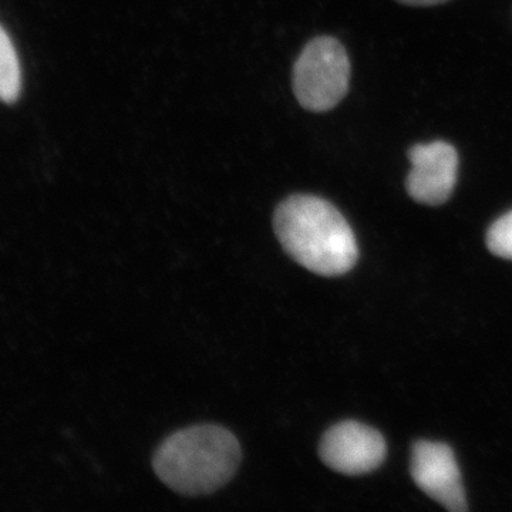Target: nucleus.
<instances>
[{
    "mask_svg": "<svg viewBox=\"0 0 512 512\" xmlns=\"http://www.w3.org/2000/svg\"><path fill=\"white\" fill-rule=\"evenodd\" d=\"M412 476L421 491L448 511L467 510L460 470L447 444L417 441L413 447Z\"/></svg>",
    "mask_w": 512,
    "mask_h": 512,
    "instance_id": "423d86ee",
    "label": "nucleus"
},
{
    "mask_svg": "<svg viewBox=\"0 0 512 512\" xmlns=\"http://www.w3.org/2000/svg\"><path fill=\"white\" fill-rule=\"evenodd\" d=\"M241 447L237 437L221 426L188 427L163 441L154 454L158 478L184 495L220 490L237 473Z\"/></svg>",
    "mask_w": 512,
    "mask_h": 512,
    "instance_id": "f03ea898",
    "label": "nucleus"
},
{
    "mask_svg": "<svg viewBox=\"0 0 512 512\" xmlns=\"http://www.w3.org/2000/svg\"><path fill=\"white\" fill-rule=\"evenodd\" d=\"M397 2L409 6H436L446 3L448 0H397Z\"/></svg>",
    "mask_w": 512,
    "mask_h": 512,
    "instance_id": "1a4fd4ad",
    "label": "nucleus"
},
{
    "mask_svg": "<svg viewBox=\"0 0 512 512\" xmlns=\"http://www.w3.org/2000/svg\"><path fill=\"white\" fill-rule=\"evenodd\" d=\"M350 62L333 37H316L302 50L293 69V92L303 109L328 111L348 94Z\"/></svg>",
    "mask_w": 512,
    "mask_h": 512,
    "instance_id": "7ed1b4c3",
    "label": "nucleus"
},
{
    "mask_svg": "<svg viewBox=\"0 0 512 512\" xmlns=\"http://www.w3.org/2000/svg\"><path fill=\"white\" fill-rule=\"evenodd\" d=\"M487 247L491 254L512 261V211L498 218L488 229Z\"/></svg>",
    "mask_w": 512,
    "mask_h": 512,
    "instance_id": "6e6552de",
    "label": "nucleus"
},
{
    "mask_svg": "<svg viewBox=\"0 0 512 512\" xmlns=\"http://www.w3.org/2000/svg\"><path fill=\"white\" fill-rule=\"evenodd\" d=\"M319 456L333 471L345 476H362L376 470L386 457L382 434L357 421H343L326 431Z\"/></svg>",
    "mask_w": 512,
    "mask_h": 512,
    "instance_id": "20e7f679",
    "label": "nucleus"
},
{
    "mask_svg": "<svg viewBox=\"0 0 512 512\" xmlns=\"http://www.w3.org/2000/svg\"><path fill=\"white\" fill-rule=\"evenodd\" d=\"M22 90L18 53L6 30L0 26V101L12 104Z\"/></svg>",
    "mask_w": 512,
    "mask_h": 512,
    "instance_id": "0eeeda50",
    "label": "nucleus"
},
{
    "mask_svg": "<svg viewBox=\"0 0 512 512\" xmlns=\"http://www.w3.org/2000/svg\"><path fill=\"white\" fill-rule=\"evenodd\" d=\"M409 158L412 168L406 188L410 197L433 207L450 200L457 183L456 148L446 141L417 144L409 151Z\"/></svg>",
    "mask_w": 512,
    "mask_h": 512,
    "instance_id": "39448f33",
    "label": "nucleus"
},
{
    "mask_svg": "<svg viewBox=\"0 0 512 512\" xmlns=\"http://www.w3.org/2000/svg\"><path fill=\"white\" fill-rule=\"evenodd\" d=\"M274 227L286 254L313 274L345 275L356 264L355 234L345 217L323 198H286L276 208Z\"/></svg>",
    "mask_w": 512,
    "mask_h": 512,
    "instance_id": "f257e3e1",
    "label": "nucleus"
}]
</instances>
